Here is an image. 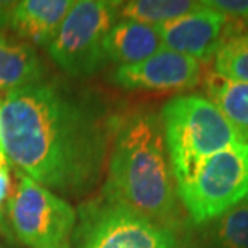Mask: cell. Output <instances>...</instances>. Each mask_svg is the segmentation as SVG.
Returning a JSON list of instances; mask_svg holds the SVG:
<instances>
[{
	"label": "cell",
	"mask_w": 248,
	"mask_h": 248,
	"mask_svg": "<svg viewBox=\"0 0 248 248\" xmlns=\"http://www.w3.org/2000/svg\"><path fill=\"white\" fill-rule=\"evenodd\" d=\"M0 145L19 172L52 192L81 195L102 176L108 127L100 111L53 84L7 92Z\"/></svg>",
	"instance_id": "cell-1"
},
{
	"label": "cell",
	"mask_w": 248,
	"mask_h": 248,
	"mask_svg": "<svg viewBox=\"0 0 248 248\" xmlns=\"http://www.w3.org/2000/svg\"><path fill=\"white\" fill-rule=\"evenodd\" d=\"M103 197L166 227L176 219L179 197L156 115L137 113L118 129Z\"/></svg>",
	"instance_id": "cell-2"
},
{
	"label": "cell",
	"mask_w": 248,
	"mask_h": 248,
	"mask_svg": "<svg viewBox=\"0 0 248 248\" xmlns=\"http://www.w3.org/2000/svg\"><path fill=\"white\" fill-rule=\"evenodd\" d=\"M160 120L176 184L184 181L202 160L248 142V131L198 93L168 100Z\"/></svg>",
	"instance_id": "cell-3"
},
{
	"label": "cell",
	"mask_w": 248,
	"mask_h": 248,
	"mask_svg": "<svg viewBox=\"0 0 248 248\" xmlns=\"http://www.w3.org/2000/svg\"><path fill=\"white\" fill-rule=\"evenodd\" d=\"M176 188L188 216L198 224L217 219L248 200V142L202 160Z\"/></svg>",
	"instance_id": "cell-4"
},
{
	"label": "cell",
	"mask_w": 248,
	"mask_h": 248,
	"mask_svg": "<svg viewBox=\"0 0 248 248\" xmlns=\"http://www.w3.org/2000/svg\"><path fill=\"white\" fill-rule=\"evenodd\" d=\"M121 2L78 0L48 46V55L73 78H86L107 63L105 39L120 16Z\"/></svg>",
	"instance_id": "cell-5"
},
{
	"label": "cell",
	"mask_w": 248,
	"mask_h": 248,
	"mask_svg": "<svg viewBox=\"0 0 248 248\" xmlns=\"http://www.w3.org/2000/svg\"><path fill=\"white\" fill-rule=\"evenodd\" d=\"M8 210L15 234L28 248H71L76 210L23 172H18Z\"/></svg>",
	"instance_id": "cell-6"
},
{
	"label": "cell",
	"mask_w": 248,
	"mask_h": 248,
	"mask_svg": "<svg viewBox=\"0 0 248 248\" xmlns=\"http://www.w3.org/2000/svg\"><path fill=\"white\" fill-rule=\"evenodd\" d=\"M73 239L74 248H182L170 227L107 200L82 208Z\"/></svg>",
	"instance_id": "cell-7"
},
{
	"label": "cell",
	"mask_w": 248,
	"mask_h": 248,
	"mask_svg": "<svg viewBox=\"0 0 248 248\" xmlns=\"http://www.w3.org/2000/svg\"><path fill=\"white\" fill-rule=\"evenodd\" d=\"M200 81V62L165 47L147 60L123 64L113 73V84L126 91H188Z\"/></svg>",
	"instance_id": "cell-8"
},
{
	"label": "cell",
	"mask_w": 248,
	"mask_h": 248,
	"mask_svg": "<svg viewBox=\"0 0 248 248\" xmlns=\"http://www.w3.org/2000/svg\"><path fill=\"white\" fill-rule=\"evenodd\" d=\"M227 16L213 8L208 2L195 12L155 26L165 48L182 53L198 62H206L215 57L224 39Z\"/></svg>",
	"instance_id": "cell-9"
},
{
	"label": "cell",
	"mask_w": 248,
	"mask_h": 248,
	"mask_svg": "<svg viewBox=\"0 0 248 248\" xmlns=\"http://www.w3.org/2000/svg\"><path fill=\"white\" fill-rule=\"evenodd\" d=\"M74 0H23L10 12V26L34 46L48 47Z\"/></svg>",
	"instance_id": "cell-10"
},
{
	"label": "cell",
	"mask_w": 248,
	"mask_h": 248,
	"mask_svg": "<svg viewBox=\"0 0 248 248\" xmlns=\"http://www.w3.org/2000/svg\"><path fill=\"white\" fill-rule=\"evenodd\" d=\"M161 48L163 44L155 26L131 19L116 21L105 39L107 62L118 63V66L143 62Z\"/></svg>",
	"instance_id": "cell-11"
},
{
	"label": "cell",
	"mask_w": 248,
	"mask_h": 248,
	"mask_svg": "<svg viewBox=\"0 0 248 248\" xmlns=\"http://www.w3.org/2000/svg\"><path fill=\"white\" fill-rule=\"evenodd\" d=\"M44 66L32 46L7 41L0 34V89L15 91L41 82Z\"/></svg>",
	"instance_id": "cell-12"
},
{
	"label": "cell",
	"mask_w": 248,
	"mask_h": 248,
	"mask_svg": "<svg viewBox=\"0 0 248 248\" xmlns=\"http://www.w3.org/2000/svg\"><path fill=\"white\" fill-rule=\"evenodd\" d=\"M200 7L202 2H192V0H131V2H121L120 16L121 19L160 26L186 16Z\"/></svg>",
	"instance_id": "cell-13"
},
{
	"label": "cell",
	"mask_w": 248,
	"mask_h": 248,
	"mask_svg": "<svg viewBox=\"0 0 248 248\" xmlns=\"http://www.w3.org/2000/svg\"><path fill=\"white\" fill-rule=\"evenodd\" d=\"M205 91L232 123L248 131V84L227 81L211 71L205 78Z\"/></svg>",
	"instance_id": "cell-14"
},
{
	"label": "cell",
	"mask_w": 248,
	"mask_h": 248,
	"mask_svg": "<svg viewBox=\"0 0 248 248\" xmlns=\"http://www.w3.org/2000/svg\"><path fill=\"white\" fill-rule=\"evenodd\" d=\"M213 58L215 74L227 81L248 84V31L224 34Z\"/></svg>",
	"instance_id": "cell-15"
},
{
	"label": "cell",
	"mask_w": 248,
	"mask_h": 248,
	"mask_svg": "<svg viewBox=\"0 0 248 248\" xmlns=\"http://www.w3.org/2000/svg\"><path fill=\"white\" fill-rule=\"evenodd\" d=\"M213 240L217 248H248V200L217 217Z\"/></svg>",
	"instance_id": "cell-16"
},
{
	"label": "cell",
	"mask_w": 248,
	"mask_h": 248,
	"mask_svg": "<svg viewBox=\"0 0 248 248\" xmlns=\"http://www.w3.org/2000/svg\"><path fill=\"white\" fill-rule=\"evenodd\" d=\"M213 8L219 10L229 18L248 19V0H211L208 2Z\"/></svg>",
	"instance_id": "cell-17"
},
{
	"label": "cell",
	"mask_w": 248,
	"mask_h": 248,
	"mask_svg": "<svg viewBox=\"0 0 248 248\" xmlns=\"http://www.w3.org/2000/svg\"><path fill=\"white\" fill-rule=\"evenodd\" d=\"M10 192V160L0 148V203L7 198Z\"/></svg>",
	"instance_id": "cell-18"
},
{
	"label": "cell",
	"mask_w": 248,
	"mask_h": 248,
	"mask_svg": "<svg viewBox=\"0 0 248 248\" xmlns=\"http://www.w3.org/2000/svg\"><path fill=\"white\" fill-rule=\"evenodd\" d=\"M0 222H2V210H0Z\"/></svg>",
	"instance_id": "cell-19"
},
{
	"label": "cell",
	"mask_w": 248,
	"mask_h": 248,
	"mask_svg": "<svg viewBox=\"0 0 248 248\" xmlns=\"http://www.w3.org/2000/svg\"><path fill=\"white\" fill-rule=\"evenodd\" d=\"M0 148H2V145H0Z\"/></svg>",
	"instance_id": "cell-20"
}]
</instances>
